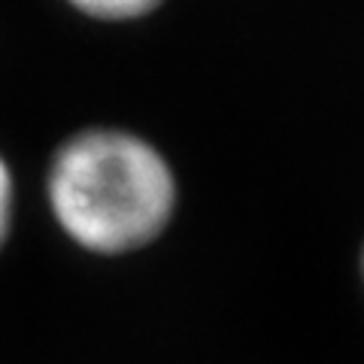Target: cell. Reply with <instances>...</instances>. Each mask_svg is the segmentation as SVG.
Masks as SVG:
<instances>
[{"instance_id":"obj_4","label":"cell","mask_w":364,"mask_h":364,"mask_svg":"<svg viewBox=\"0 0 364 364\" xmlns=\"http://www.w3.org/2000/svg\"><path fill=\"white\" fill-rule=\"evenodd\" d=\"M358 270H361V282H364V246H361V261H358Z\"/></svg>"},{"instance_id":"obj_1","label":"cell","mask_w":364,"mask_h":364,"mask_svg":"<svg viewBox=\"0 0 364 364\" xmlns=\"http://www.w3.org/2000/svg\"><path fill=\"white\" fill-rule=\"evenodd\" d=\"M43 195L52 222L76 249L122 258L167 234L179 210V179L149 136L91 124L55 146Z\"/></svg>"},{"instance_id":"obj_2","label":"cell","mask_w":364,"mask_h":364,"mask_svg":"<svg viewBox=\"0 0 364 364\" xmlns=\"http://www.w3.org/2000/svg\"><path fill=\"white\" fill-rule=\"evenodd\" d=\"M64 4L100 25H131L155 16L164 0H64Z\"/></svg>"},{"instance_id":"obj_3","label":"cell","mask_w":364,"mask_h":364,"mask_svg":"<svg viewBox=\"0 0 364 364\" xmlns=\"http://www.w3.org/2000/svg\"><path fill=\"white\" fill-rule=\"evenodd\" d=\"M16 225V173L6 155L0 152V252L6 249Z\"/></svg>"}]
</instances>
